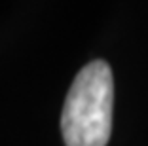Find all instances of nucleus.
<instances>
[{
    "label": "nucleus",
    "instance_id": "obj_1",
    "mask_svg": "<svg viewBox=\"0 0 148 146\" xmlns=\"http://www.w3.org/2000/svg\"><path fill=\"white\" fill-rule=\"evenodd\" d=\"M114 78L108 63L91 61L74 78L61 114L66 146H106L112 133Z\"/></svg>",
    "mask_w": 148,
    "mask_h": 146
}]
</instances>
